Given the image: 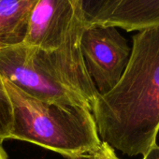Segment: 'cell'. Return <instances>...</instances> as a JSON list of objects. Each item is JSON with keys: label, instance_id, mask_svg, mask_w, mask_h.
<instances>
[{"label": "cell", "instance_id": "cell-1", "mask_svg": "<svg viewBox=\"0 0 159 159\" xmlns=\"http://www.w3.org/2000/svg\"><path fill=\"white\" fill-rule=\"evenodd\" d=\"M102 142L129 155H144L159 132V25L138 31L117 84L93 106Z\"/></svg>", "mask_w": 159, "mask_h": 159}, {"label": "cell", "instance_id": "cell-2", "mask_svg": "<svg viewBox=\"0 0 159 159\" xmlns=\"http://www.w3.org/2000/svg\"><path fill=\"white\" fill-rule=\"evenodd\" d=\"M3 81L13 107L10 139L31 142L67 159H87L100 149L102 140L89 109L45 102Z\"/></svg>", "mask_w": 159, "mask_h": 159}, {"label": "cell", "instance_id": "cell-3", "mask_svg": "<svg viewBox=\"0 0 159 159\" xmlns=\"http://www.w3.org/2000/svg\"><path fill=\"white\" fill-rule=\"evenodd\" d=\"M0 75L37 99L91 111L87 103L51 68L39 49L25 44L0 49Z\"/></svg>", "mask_w": 159, "mask_h": 159}, {"label": "cell", "instance_id": "cell-4", "mask_svg": "<svg viewBox=\"0 0 159 159\" xmlns=\"http://www.w3.org/2000/svg\"><path fill=\"white\" fill-rule=\"evenodd\" d=\"M81 52L87 73L99 95L110 92L119 82L128 63L131 48L117 27H84Z\"/></svg>", "mask_w": 159, "mask_h": 159}, {"label": "cell", "instance_id": "cell-5", "mask_svg": "<svg viewBox=\"0 0 159 159\" xmlns=\"http://www.w3.org/2000/svg\"><path fill=\"white\" fill-rule=\"evenodd\" d=\"M79 18L71 0H38L23 44L45 52L58 50L68 39Z\"/></svg>", "mask_w": 159, "mask_h": 159}, {"label": "cell", "instance_id": "cell-6", "mask_svg": "<svg viewBox=\"0 0 159 159\" xmlns=\"http://www.w3.org/2000/svg\"><path fill=\"white\" fill-rule=\"evenodd\" d=\"M101 25L127 32L159 25V0H120Z\"/></svg>", "mask_w": 159, "mask_h": 159}, {"label": "cell", "instance_id": "cell-7", "mask_svg": "<svg viewBox=\"0 0 159 159\" xmlns=\"http://www.w3.org/2000/svg\"><path fill=\"white\" fill-rule=\"evenodd\" d=\"M38 0H0V49L24 43Z\"/></svg>", "mask_w": 159, "mask_h": 159}, {"label": "cell", "instance_id": "cell-8", "mask_svg": "<svg viewBox=\"0 0 159 159\" xmlns=\"http://www.w3.org/2000/svg\"><path fill=\"white\" fill-rule=\"evenodd\" d=\"M84 26L101 25L120 0H71Z\"/></svg>", "mask_w": 159, "mask_h": 159}, {"label": "cell", "instance_id": "cell-9", "mask_svg": "<svg viewBox=\"0 0 159 159\" xmlns=\"http://www.w3.org/2000/svg\"><path fill=\"white\" fill-rule=\"evenodd\" d=\"M13 126V107L3 78L0 75V144L11 138Z\"/></svg>", "mask_w": 159, "mask_h": 159}, {"label": "cell", "instance_id": "cell-10", "mask_svg": "<svg viewBox=\"0 0 159 159\" xmlns=\"http://www.w3.org/2000/svg\"><path fill=\"white\" fill-rule=\"evenodd\" d=\"M87 159H121V158L118 157L114 149H112L107 143L102 142L100 149Z\"/></svg>", "mask_w": 159, "mask_h": 159}, {"label": "cell", "instance_id": "cell-11", "mask_svg": "<svg viewBox=\"0 0 159 159\" xmlns=\"http://www.w3.org/2000/svg\"><path fill=\"white\" fill-rule=\"evenodd\" d=\"M142 159H159V145L156 143L152 145L148 152L142 155Z\"/></svg>", "mask_w": 159, "mask_h": 159}, {"label": "cell", "instance_id": "cell-12", "mask_svg": "<svg viewBox=\"0 0 159 159\" xmlns=\"http://www.w3.org/2000/svg\"><path fill=\"white\" fill-rule=\"evenodd\" d=\"M0 159H9L8 154L6 153L4 148L2 147L1 144H0Z\"/></svg>", "mask_w": 159, "mask_h": 159}]
</instances>
